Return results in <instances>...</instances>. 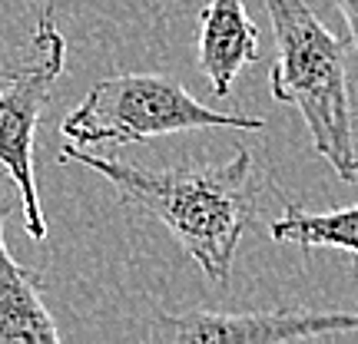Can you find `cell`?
Listing matches in <instances>:
<instances>
[{"label":"cell","mask_w":358,"mask_h":344,"mask_svg":"<svg viewBox=\"0 0 358 344\" xmlns=\"http://www.w3.org/2000/svg\"><path fill=\"white\" fill-rule=\"evenodd\" d=\"M268 235L275 242L302 245L306 252L312 248H342L355 258L358 265V205L332 209V212H306L299 205H285L279 218H272Z\"/></svg>","instance_id":"8"},{"label":"cell","mask_w":358,"mask_h":344,"mask_svg":"<svg viewBox=\"0 0 358 344\" xmlns=\"http://www.w3.org/2000/svg\"><path fill=\"white\" fill-rule=\"evenodd\" d=\"M335 7L342 13V20L348 27V37H352V47L358 53V0H335Z\"/></svg>","instance_id":"9"},{"label":"cell","mask_w":358,"mask_h":344,"mask_svg":"<svg viewBox=\"0 0 358 344\" xmlns=\"http://www.w3.org/2000/svg\"><path fill=\"white\" fill-rule=\"evenodd\" d=\"M60 163H80L100 172L123 202L159 218L173 232V239L203 268L206 278L216 285L229 281L236 248L259 212L252 153L245 146H236L232 159L213 166L143 169L66 142L60 149Z\"/></svg>","instance_id":"1"},{"label":"cell","mask_w":358,"mask_h":344,"mask_svg":"<svg viewBox=\"0 0 358 344\" xmlns=\"http://www.w3.org/2000/svg\"><path fill=\"white\" fill-rule=\"evenodd\" d=\"M358 331V311L279 305L262 311H182L159 315L153 338L176 344H282Z\"/></svg>","instance_id":"5"},{"label":"cell","mask_w":358,"mask_h":344,"mask_svg":"<svg viewBox=\"0 0 358 344\" xmlns=\"http://www.w3.org/2000/svg\"><path fill=\"white\" fill-rule=\"evenodd\" d=\"M7 209H10V202L0 186V344H53L60 341V331H57L43 298H40L37 278L13 262V255L7 252V242H3Z\"/></svg>","instance_id":"7"},{"label":"cell","mask_w":358,"mask_h":344,"mask_svg":"<svg viewBox=\"0 0 358 344\" xmlns=\"http://www.w3.org/2000/svg\"><path fill=\"white\" fill-rule=\"evenodd\" d=\"M275 30L268 89L306 119L312 149L329 159L342 182L358 179L355 119L348 89V43L319 20L306 0H262Z\"/></svg>","instance_id":"2"},{"label":"cell","mask_w":358,"mask_h":344,"mask_svg":"<svg viewBox=\"0 0 358 344\" xmlns=\"http://www.w3.org/2000/svg\"><path fill=\"white\" fill-rule=\"evenodd\" d=\"M189 129H266V119L222 113L186 93L176 77L120 73L87 89L80 106L64 119V136L77 146H129Z\"/></svg>","instance_id":"3"},{"label":"cell","mask_w":358,"mask_h":344,"mask_svg":"<svg viewBox=\"0 0 358 344\" xmlns=\"http://www.w3.org/2000/svg\"><path fill=\"white\" fill-rule=\"evenodd\" d=\"M259 60V27L245 10V0H209L199 13V53L196 63L209 80L216 100H226L245 63Z\"/></svg>","instance_id":"6"},{"label":"cell","mask_w":358,"mask_h":344,"mask_svg":"<svg viewBox=\"0 0 358 344\" xmlns=\"http://www.w3.org/2000/svg\"><path fill=\"white\" fill-rule=\"evenodd\" d=\"M66 63V40L53 24L50 10L40 17L24 60L10 70L0 87V169L13 179L24 205V229L30 239H47V222L40 209L37 179H34V140L40 113L50 100Z\"/></svg>","instance_id":"4"}]
</instances>
